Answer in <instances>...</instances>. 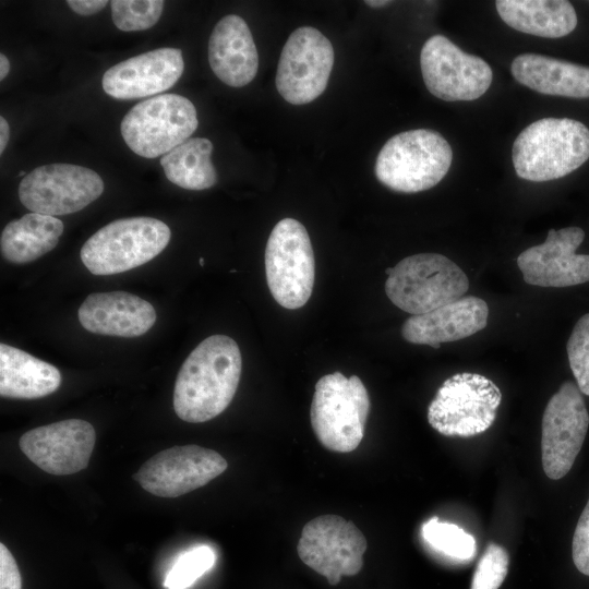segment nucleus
<instances>
[{"mask_svg":"<svg viewBox=\"0 0 589 589\" xmlns=\"http://www.w3.org/2000/svg\"><path fill=\"white\" fill-rule=\"evenodd\" d=\"M238 344L226 335L201 341L182 363L173 389V409L183 421L201 423L231 402L241 376Z\"/></svg>","mask_w":589,"mask_h":589,"instance_id":"1","label":"nucleus"},{"mask_svg":"<svg viewBox=\"0 0 589 589\" xmlns=\"http://www.w3.org/2000/svg\"><path fill=\"white\" fill-rule=\"evenodd\" d=\"M516 175L543 182L573 172L589 158V129L569 118H543L526 127L513 144Z\"/></svg>","mask_w":589,"mask_h":589,"instance_id":"2","label":"nucleus"},{"mask_svg":"<svg viewBox=\"0 0 589 589\" xmlns=\"http://www.w3.org/2000/svg\"><path fill=\"white\" fill-rule=\"evenodd\" d=\"M453 151L442 134L414 129L392 136L375 161V176L388 189L417 193L435 187L447 173Z\"/></svg>","mask_w":589,"mask_h":589,"instance_id":"3","label":"nucleus"},{"mask_svg":"<svg viewBox=\"0 0 589 589\" xmlns=\"http://www.w3.org/2000/svg\"><path fill=\"white\" fill-rule=\"evenodd\" d=\"M369 411V394L357 375L346 377L334 372L316 382L310 420L317 440L327 449L354 450L363 438Z\"/></svg>","mask_w":589,"mask_h":589,"instance_id":"4","label":"nucleus"},{"mask_svg":"<svg viewBox=\"0 0 589 589\" xmlns=\"http://www.w3.org/2000/svg\"><path fill=\"white\" fill-rule=\"evenodd\" d=\"M469 289L464 271L437 253H420L402 259L385 281L388 299L412 315L429 313L460 299Z\"/></svg>","mask_w":589,"mask_h":589,"instance_id":"5","label":"nucleus"},{"mask_svg":"<svg viewBox=\"0 0 589 589\" xmlns=\"http://www.w3.org/2000/svg\"><path fill=\"white\" fill-rule=\"evenodd\" d=\"M171 232L153 217L113 220L97 230L82 247L81 260L94 275H115L156 257L169 243Z\"/></svg>","mask_w":589,"mask_h":589,"instance_id":"6","label":"nucleus"},{"mask_svg":"<svg viewBox=\"0 0 589 589\" xmlns=\"http://www.w3.org/2000/svg\"><path fill=\"white\" fill-rule=\"evenodd\" d=\"M502 393L479 373L448 377L428 408L430 425L444 436L471 437L485 432L496 419Z\"/></svg>","mask_w":589,"mask_h":589,"instance_id":"7","label":"nucleus"},{"mask_svg":"<svg viewBox=\"0 0 589 589\" xmlns=\"http://www.w3.org/2000/svg\"><path fill=\"white\" fill-rule=\"evenodd\" d=\"M199 125L194 105L178 94H161L136 104L120 124L129 148L144 158L165 155L189 140Z\"/></svg>","mask_w":589,"mask_h":589,"instance_id":"8","label":"nucleus"},{"mask_svg":"<svg viewBox=\"0 0 589 589\" xmlns=\"http://www.w3.org/2000/svg\"><path fill=\"white\" fill-rule=\"evenodd\" d=\"M268 289L278 304L294 310L311 297L315 261L305 227L293 218H284L273 228L265 250Z\"/></svg>","mask_w":589,"mask_h":589,"instance_id":"9","label":"nucleus"},{"mask_svg":"<svg viewBox=\"0 0 589 589\" xmlns=\"http://www.w3.org/2000/svg\"><path fill=\"white\" fill-rule=\"evenodd\" d=\"M334 59L333 45L323 33L311 26L294 29L278 61V93L292 105L313 101L327 86Z\"/></svg>","mask_w":589,"mask_h":589,"instance_id":"10","label":"nucleus"},{"mask_svg":"<svg viewBox=\"0 0 589 589\" xmlns=\"http://www.w3.org/2000/svg\"><path fill=\"white\" fill-rule=\"evenodd\" d=\"M104 192L100 176L73 164H50L35 168L20 182L19 197L31 212L68 215L79 212Z\"/></svg>","mask_w":589,"mask_h":589,"instance_id":"11","label":"nucleus"},{"mask_svg":"<svg viewBox=\"0 0 589 589\" xmlns=\"http://www.w3.org/2000/svg\"><path fill=\"white\" fill-rule=\"evenodd\" d=\"M365 550V537L353 522L328 514L306 522L297 545L300 560L330 585L357 575Z\"/></svg>","mask_w":589,"mask_h":589,"instance_id":"12","label":"nucleus"},{"mask_svg":"<svg viewBox=\"0 0 589 589\" xmlns=\"http://www.w3.org/2000/svg\"><path fill=\"white\" fill-rule=\"evenodd\" d=\"M420 67L429 92L445 101L474 100L489 89L493 79L482 58L466 53L443 35L424 43Z\"/></svg>","mask_w":589,"mask_h":589,"instance_id":"13","label":"nucleus"},{"mask_svg":"<svg viewBox=\"0 0 589 589\" xmlns=\"http://www.w3.org/2000/svg\"><path fill=\"white\" fill-rule=\"evenodd\" d=\"M589 426V413L581 392L564 382L550 398L542 417L541 458L552 480L563 478L573 467Z\"/></svg>","mask_w":589,"mask_h":589,"instance_id":"14","label":"nucleus"},{"mask_svg":"<svg viewBox=\"0 0 589 589\" xmlns=\"http://www.w3.org/2000/svg\"><path fill=\"white\" fill-rule=\"evenodd\" d=\"M227 460L217 452L199 445L173 446L147 459L134 480L160 497H178L221 474Z\"/></svg>","mask_w":589,"mask_h":589,"instance_id":"15","label":"nucleus"},{"mask_svg":"<svg viewBox=\"0 0 589 589\" xmlns=\"http://www.w3.org/2000/svg\"><path fill=\"white\" fill-rule=\"evenodd\" d=\"M96 433L81 419L38 426L20 437L22 453L38 468L56 476L76 473L88 466Z\"/></svg>","mask_w":589,"mask_h":589,"instance_id":"16","label":"nucleus"},{"mask_svg":"<svg viewBox=\"0 0 589 589\" xmlns=\"http://www.w3.org/2000/svg\"><path fill=\"white\" fill-rule=\"evenodd\" d=\"M585 239L579 227L550 229L545 241L519 254L525 283L540 287H569L589 281V255L577 254Z\"/></svg>","mask_w":589,"mask_h":589,"instance_id":"17","label":"nucleus"},{"mask_svg":"<svg viewBox=\"0 0 589 589\" xmlns=\"http://www.w3.org/2000/svg\"><path fill=\"white\" fill-rule=\"evenodd\" d=\"M184 69L177 48H158L109 68L101 80L105 93L116 99L152 96L172 87Z\"/></svg>","mask_w":589,"mask_h":589,"instance_id":"18","label":"nucleus"},{"mask_svg":"<svg viewBox=\"0 0 589 589\" xmlns=\"http://www.w3.org/2000/svg\"><path fill=\"white\" fill-rule=\"evenodd\" d=\"M489 306L474 296L442 305L429 313L411 315L401 326L405 340L438 349L442 342L467 338L488 324Z\"/></svg>","mask_w":589,"mask_h":589,"instance_id":"19","label":"nucleus"},{"mask_svg":"<svg viewBox=\"0 0 589 589\" xmlns=\"http://www.w3.org/2000/svg\"><path fill=\"white\" fill-rule=\"evenodd\" d=\"M77 317L93 334L137 337L155 324L156 311L148 301L129 292H96L85 298Z\"/></svg>","mask_w":589,"mask_h":589,"instance_id":"20","label":"nucleus"},{"mask_svg":"<svg viewBox=\"0 0 589 589\" xmlns=\"http://www.w3.org/2000/svg\"><path fill=\"white\" fill-rule=\"evenodd\" d=\"M208 62L225 84L242 87L252 82L259 69V55L245 21L237 15L224 16L208 40Z\"/></svg>","mask_w":589,"mask_h":589,"instance_id":"21","label":"nucleus"},{"mask_svg":"<svg viewBox=\"0 0 589 589\" xmlns=\"http://www.w3.org/2000/svg\"><path fill=\"white\" fill-rule=\"evenodd\" d=\"M512 74L520 84L544 95L589 98V68L536 53L517 56Z\"/></svg>","mask_w":589,"mask_h":589,"instance_id":"22","label":"nucleus"},{"mask_svg":"<svg viewBox=\"0 0 589 589\" xmlns=\"http://www.w3.org/2000/svg\"><path fill=\"white\" fill-rule=\"evenodd\" d=\"M60 371L19 348L0 344V395L7 398L35 399L56 392Z\"/></svg>","mask_w":589,"mask_h":589,"instance_id":"23","label":"nucleus"},{"mask_svg":"<svg viewBox=\"0 0 589 589\" xmlns=\"http://www.w3.org/2000/svg\"><path fill=\"white\" fill-rule=\"evenodd\" d=\"M495 7L508 26L539 37H564L577 26L576 11L565 0H497Z\"/></svg>","mask_w":589,"mask_h":589,"instance_id":"24","label":"nucleus"},{"mask_svg":"<svg viewBox=\"0 0 589 589\" xmlns=\"http://www.w3.org/2000/svg\"><path fill=\"white\" fill-rule=\"evenodd\" d=\"M63 229L57 217L31 212L4 227L1 253L14 264L33 262L56 248Z\"/></svg>","mask_w":589,"mask_h":589,"instance_id":"25","label":"nucleus"},{"mask_svg":"<svg viewBox=\"0 0 589 589\" xmlns=\"http://www.w3.org/2000/svg\"><path fill=\"white\" fill-rule=\"evenodd\" d=\"M213 143L205 137H191L160 159L167 179L187 190L209 189L217 182L211 155Z\"/></svg>","mask_w":589,"mask_h":589,"instance_id":"26","label":"nucleus"},{"mask_svg":"<svg viewBox=\"0 0 589 589\" xmlns=\"http://www.w3.org/2000/svg\"><path fill=\"white\" fill-rule=\"evenodd\" d=\"M422 537L434 551L454 561H469L476 554L477 544L472 534L437 517L424 522Z\"/></svg>","mask_w":589,"mask_h":589,"instance_id":"27","label":"nucleus"},{"mask_svg":"<svg viewBox=\"0 0 589 589\" xmlns=\"http://www.w3.org/2000/svg\"><path fill=\"white\" fill-rule=\"evenodd\" d=\"M215 562L216 554L212 548H192L177 558L165 578L164 586L167 589H187L207 573Z\"/></svg>","mask_w":589,"mask_h":589,"instance_id":"28","label":"nucleus"},{"mask_svg":"<svg viewBox=\"0 0 589 589\" xmlns=\"http://www.w3.org/2000/svg\"><path fill=\"white\" fill-rule=\"evenodd\" d=\"M164 4L165 2L160 0H112L111 17L120 31H144L158 22Z\"/></svg>","mask_w":589,"mask_h":589,"instance_id":"29","label":"nucleus"},{"mask_svg":"<svg viewBox=\"0 0 589 589\" xmlns=\"http://www.w3.org/2000/svg\"><path fill=\"white\" fill-rule=\"evenodd\" d=\"M566 350L577 386L582 394L589 396V313L575 324Z\"/></svg>","mask_w":589,"mask_h":589,"instance_id":"30","label":"nucleus"},{"mask_svg":"<svg viewBox=\"0 0 589 589\" xmlns=\"http://www.w3.org/2000/svg\"><path fill=\"white\" fill-rule=\"evenodd\" d=\"M508 564L507 551L490 543L477 564L470 589H498L506 578Z\"/></svg>","mask_w":589,"mask_h":589,"instance_id":"31","label":"nucleus"},{"mask_svg":"<svg viewBox=\"0 0 589 589\" xmlns=\"http://www.w3.org/2000/svg\"><path fill=\"white\" fill-rule=\"evenodd\" d=\"M572 552L576 568L589 576V500L577 522Z\"/></svg>","mask_w":589,"mask_h":589,"instance_id":"32","label":"nucleus"},{"mask_svg":"<svg viewBox=\"0 0 589 589\" xmlns=\"http://www.w3.org/2000/svg\"><path fill=\"white\" fill-rule=\"evenodd\" d=\"M0 589H22L16 561L3 543H0Z\"/></svg>","mask_w":589,"mask_h":589,"instance_id":"33","label":"nucleus"},{"mask_svg":"<svg viewBox=\"0 0 589 589\" xmlns=\"http://www.w3.org/2000/svg\"><path fill=\"white\" fill-rule=\"evenodd\" d=\"M67 4L80 15H92L103 10L108 1L105 0H68Z\"/></svg>","mask_w":589,"mask_h":589,"instance_id":"34","label":"nucleus"},{"mask_svg":"<svg viewBox=\"0 0 589 589\" xmlns=\"http://www.w3.org/2000/svg\"><path fill=\"white\" fill-rule=\"evenodd\" d=\"M10 136V128L8 121L0 117V154L3 153Z\"/></svg>","mask_w":589,"mask_h":589,"instance_id":"35","label":"nucleus"},{"mask_svg":"<svg viewBox=\"0 0 589 589\" xmlns=\"http://www.w3.org/2000/svg\"><path fill=\"white\" fill-rule=\"evenodd\" d=\"M10 71V62L8 58L1 53L0 55V80H4V77L8 75Z\"/></svg>","mask_w":589,"mask_h":589,"instance_id":"36","label":"nucleus"},{"mask_svg":"<svg viewBox=\"0 0 589 589\" xmlns=\"http://www.w3.org/2000/svg\"><path fill=\"white\" fill-rule=\"evenodd\" d=\"M365 4H368L369 7L371 8H383V7H386L388 4H390L392 2L390 1H376V0H371V1H364Z\"/></svg>","mask_w":589,"mask_h":589,"instance_id":"37","label":"nucleus"},{"mask_svg":"<svg viewBox=\"0 0 589 589\" xmlns=\"http://www.w3.org/2000/svg\"><path fill=\"white\" fill-rule=\"evenodd\" d=\"M393 268H394V267H388V268H386V269H385V274H386L387 276H389V275L392 274V272H393Z\"/></svg>","mask_w":589,"mask_h":589,"instance_id":"38","label":"nucleus"},{"mask_svg":"<svg viewBox=\"0 0 589 589\" xmlns=\"http://www.w3.org/2000/svg\"><path fill=\"white\" fill-rule=\"evenodd\" d=\"M200 265L203 266L204 265V259L203 257H200Z\"/></svg>","mask_w":589,"mask_h":589,"instance_id":"39","label":"nucleus"}]
</instances>
